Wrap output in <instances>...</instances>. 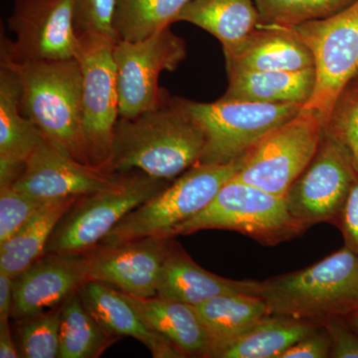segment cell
<instances>
[{
  "instance_id": "6da1fadb",
  "label": "cell",
  "mask_w": 358,
  "mask_h": 358,
  "mask_svg": "<svg viewBox=\"0 0 358 358\" xmlns=\"http://www.w3.org/2000/svg\"><path fill=\"white\" fill-rule=\"evenodd\" d=\"M204 148L199 124L178 98L166 96L155 109L131 119L120 117L107 171H140L171 181L199 164Z\"/></svg>"
},
{
  "instance_id": "7a4b0ae2",
  "label": "cell",
  "mask_w": 358,
  "mask_h": 358,
  "mask_svg": "<svg viewBox=\"0 0 358 358\" xmlns=\"http://www.w3.org/2000/svg\"><path fill=\"white\" fill-rule=\"evenodd\" d=\"M20 78V109L44 138L70 157L89 164L83 133V77L76 58L14 63ZM91 166V164H90Z\"/></svg>"
},
{
  "instance_id": "3957f363",
  "label": "cell",
  "mask_w": 358,
  "mask_h": 358,
  "mask_svg": "<svg viewBox=\"0 0 358 358\" xmlns=\"http://www.w3.org/2000/svg\"><path fill=\"white\" fill-rule=\"evenodd\" d=\"M271 315L322 324L358 308V255L345 246L310 267L263 281Z\"/></svg>"
},
{
  "instance_id": "277c9868",
  "label": "cell",
  "mask_w": 358,
  "mask_h": 358,
  "mask_svg": "<svg viewBox=\"0 0 358 358\" xmlns=\"http://www.w3.org/2000/svg\"><path fill=\"white\" fill-rule=\"evenodd\" d=\"M238 169V162L195 164L162 192L127 214L100 244L117 245L150 236L171 237L178 226L210 203Z\"/></svg>"
},
{
  "instance_id": "5b68a950",
  "label": "cell",
  "mask_w": 358,
  "mask_h": 358,
  "mask_svg": "<svg viewBox=\"0 0 358 358\" xmlns=\"http://www.w3.org/2000/svg\"><path fill=\"white\" fill-rule=\"evenodd\" d=\"M208 229L236 231L259 243L277 245L306 228L292 215L284 196L232 178L203 210L178 226L171 237Z\"/></svg>"
},
{
  "instance_id": "8992f818",
  "label": "cell",
  "mask_w": 358,
  "mask_h": 358,
  "mask_svg": "<svg viewBox=\"0 0 358 358\" xmlns=\"http://www.w3.org/2000/svg\"><path fill=\"white\" fill-rule=\"evenodd\" d=\"M169 185L166 179L133 171L124 173L114 188L79 197L59 221L45 253H85L93 249L127 214Z\"/></svg>"
},
{
  "instance_id": "52a82bcc",
  "label": "cell",
  "mask_w": 358,
  "mask_h": 358,
  "mask_svg": "<svg viewBox=\"0 0 358 358\" xmlns=\"http://www.w3.org/2000/svg\"><path fill=\"white\" fill-rule=\"evenodd\" d=\"M326 122L317 110L300 112L265 134L237 160L236 180L284 196L319 148Z\"/></svg>"
},
{
  "instance_id": "ba28073f",
  "label": "cell",
  "mask_w": 358,
  "mask_h": 358,
  "mask_svg": "<svg viewBox=\"0 0 358 358\" xmlns=\"http://www.w3.org/2000/svg\"><path fill=\"white\" fill-rule=\"evenodd\" d=\"M203 131L205 148L199 164L237 162L265 134L298 114L303 106L228 101L199 103L178 98Z\"/></svg>"
},
{
  "instance_id": "9c48e42d",
  "label": "cell",
  "mask_w": 358,
  "mask_h": 358,
  "mask_svg": "<svg viewBox=\"0 0 358 358\" xmlns=\"http://www.w3.org/2000/svg\"><path fill=\"white\" fill-rule=\"evenodd\" d=\"M289 28L315 60V87L303 107L317 110L327 126L338 99L358 76V0L324 20Z\"/></svg>"
},
{
  "instance_id": "30bf717a",
  "label": "cell",
  "mask_w": 358,
  "mask_h": 358,
  "mask_svg": "<svg viewBox=\"0 0 358 358\" xmlns=\"http://www.w3.org/2000/svg\"><path fill=\"white\" fill-rule=\"evenodd\" d=\"M78 39L76 59L81 66L83 77L82 108L87 157L91 166L107 171L115 124L120 117L117 68L114 60L117 41L101 36Z\"/></svg>"
},
{
  "instance_id": "8fae6325",
  "label": "cell",
  "mask_w": 358,
  "mask_h": 358,
  "mask_svg": "<svg viewBox=\"0 0 358 358\" xmlns=\"http://www.w3.org/2000/svg\"><path fill=\"white\" fill-rule=\"evenodd\" d=\"M187 56L185 40L167 27L141 41H117L114 47L120 117H136L166 98L159 88L164 71H174Z\"/></svg>"
},
{
  "instance_id": "7c38bea8",
  "label": "cell",
  "mask_w": 358,
  "mask_h": 358,
  "mask_svg": "<svg viewBox=\"0 0 358 358\" xmlns=\"http://www.w3.org/2000/svg\"><path fill=\"white\" fill-rule=\"evenodd\" d=\"M357 176L345 145L324 129L315 157L285 195L289 212L306 229L338 221Z\"/></svg>"
},
{
  "instance_id": "4fadbf2b",
  "label": "cell",
  "mask_w": 358,
  "mask_h": 358,
  "mask_svg": "<svg viewBox=\"0 0 358 358\" xmlns=\"http://www.w3.org/2000/svg\"><path fill=\"white\" fill-rule=\"evenodd\" d=\"M8 27L11 42L1 35V59L14 63L76 58L74 0H14Z\"/></svg>"
},
{
  "instance_id": "5bb4252c",
  "label": "cell",
  "mask_w": 358,
  "mask_h": 358,
  "mask_svg": "<svg viewBox=\"0 0 358 358\" xmlns=\"http://www.w3.org/2000/svg\"><path fill=\"white\" fill-rule=\"evenodd\" d=\"M122 178L124 173L77 162L44 138L11 185L34 199L51 201L110 189Z\"/></svg>"
},
{
  "instance_id": "9a60e30c",
  "label": "cell",
  "mask_w": 358,
  "mask_h": 358,
  "mask_svg": "<svg viewBox=\"0 0 358 358\" xmlns=\"http://www.w3.org/2000/svg\"><path fill=\"white\" fill-rule=\"evenodd\" d=\"M173 237L150 236L86 252L89 281L106 282L131 296H157V282Z\"/></svg>"
},
{
  "instance_id": "2e32d148",
  "label": "cell",
  "mask_w": 358,
  "mask_h": 358,
  "mask_svg": "<svg viewBox=\"0 0 358 358\" xmlns=\"http://www.w3.org/2000/svg\"><path fill=\"white\" fill-rule=\"evenodd\" d=\"M88 279L85 253H45L14 278L11 317H31L60 307Z\"/></svg>"
},
{
  "instance_id": "e0dca14e",
  "label": "cell",
  "mask_w": 358,
  "mask_h": 358,
  "mask_svg": "<svg viewBox=\"0 0 358 358\" xmlns=\"http://www.w3.org/2000/svg\"><path fill=\"white\" fill-rule=\"evenodd\" d=\"M227 73L298 71L315 67L312 52L289 27L259 23L241 42L223 50Z\"/></svg>"
},
{
  "instance_id": "ac0fdd59",
  "label": "cell",
  "mask_w": 358,
  "mask_h": 358,
  "mask_svg": "<svg viewBox=\"0 0 358 358\" xmlns=\"http://www.w3.org/2000/svg\"><path fill=\"white\" fill-rule=\"evenodd\" d=\"M262 286V282L235 281L208 272L174 241L160 271L157 296L196 306L225 294L259 296Z\"/></svg>"
},
{
  "instance_id": "d6986e66",
  "label": "cell",
  "mask_w": 358,
  "mask_h": 358,
  "mask_svg": "<svg viewBox=\"0 0 358 358\" xmlns=\"http://www.w3.org/2000/svg\"><path fill=\"white\" fill-rule=\"evenodd\" d=\"M79 294L90 313L110 336L117 339L124 336L138 339L155 358H183L169 339L148 326L120 289L106 282L88 281Z\"/></svg>"
},
{
  "instance_id": "ffe728a7",
  "label": "cell",
  "mask_w": 358,
  "mask_h": 358,
  "mask_svg": "<svg viewBox=\"0 0 358 358\" xmlns=\"http://www.w3.org/2000/svg\"><path fill=\"white\" fill-rule=\"evenodd\" d=\"M124 294L148 326L169 339L183 357H210L208 334L193 306L157 296L140 298Z\"/></svg>"
},
{
  "instance_id": "44dd1931",
  "label": "cell",
  "mask_w": 358,
  "mask_h": 358,
  "mask_svg": "<svg viewBox=\"0 0 358 358\" xmlns=\"http://www.w3.org/2000/svg\"><path fill=\"white\" fill-rule=\"evenodd\" d=\"M228 88L220 99L305 106L315 87V67L298 71H243L228 73Z\"/></svg>"
},
{
  "instance_id": "7402d4cb",
  "label": "cell",
  "mask_w": 358,
  "mask_h": 358,
  "mask_svg": "<svg viewBox=\"0 0 358 358\" xmlns=\"http://www.w3.org/2000/svg\"><path fill=\"white\" fill-rule=\"evenodd\" d=\"M193 307L208 334L212 358L271 315L266 301L250 294L219 296Z\"/></svg>"
},
{
  "instance_id": "603a6c76",
  "label": "cell",
  "mask_w": 358,
  "mask_h": 358,
  "mask_svg": "<svg viewBox=\"0 0 358 358\" xmlns=\"http://www.w3.org/2000/svg\"><path fill=\"white\" fill-rule=\"evenodd\" d=\"M17 73L1 62L0 67V164L24 167L44 136L20 109Z\"/></svg>"
},
{
  "instance_id": "cb8c5ba5",
  "label": "cell",
  "mask_w": 358,
  "mask_h": 358,
  "mask_svg": "<svg viewBox=\"0 0 358 358\" xmlns=\"http://www.w3.org/2000/svg\"><path fill=\"white\" fill-rule=\"evenodd\" d=\"M179 21L210 33L227 50L255 29L260 15L255 0H192L179 13Z\"/></svg>"
},
{
  "instance_id": "d4e9b609",
  "label": "cell",
  "mask_w": 358,
  "mask_h": 358,
  "mask_svg": "<svg viewBox=\"0 0 358 358\" xmlns=\"http://www.w3.org/2000/svg\"><path fill=\"white\" fill-rule=\"evenodd\" d=\"M79 197L46 202L13 237L0 245V270L17 277L45 254V248L60 219Z\"/></svg>"
},
{
  "instance_id": "484cf974",
  "label": "cell",
  "mask_w": 358,
  "mask_h": 358,
  "mask_svg": "<svg viewBox=\"0 0 358 358\" xmlns=\"http://www.w3.org/2000/svg\"><path fill=\"white\" fill-rule=\"evenodd\" d=\"M320 324L310 320L268 315L216 358H280Z\"/></svg>"
},
{
  "instance_id": "4316f807",
  "label": "cell",
  "mask_w": 358,
  "mask_h": 358,
  "mask_svg": "<svg viewBox=\"0 0 358 358\" xmlns=\"http://www.w3.org/2000/svg\"><path fill=\"white\" fill-rule=\"evenodd\" d=\"M117 341L90 313L79 291L61 305L59 358H96Z\"/></svg>"
},
{
  "instance_id": "83f0119b",
  "label": "cell",
  "mask_w": 358,
  "mask_h": 358,
  "mask_svg": "<svg viewBox=\"0 0 358 358\" xmlns=\"http://www.w3.org/2000/svg\"><path fill=\"white\" fill-rule=\"evenodd\" d=\"M192 0H115L114 31L117 41L147 39L176 23Z\"/></svg>"
},
{
  "instance_id": "f1b7e54d",
  "label": "cell",
  "mask_w": 358,
  "mask_h": 358,
  "mask_svg": "<svg viewBox=\"0 0 358 358\" xmlns=\"http://www.w3.org/2000/svg\"><path fill=\"white\" fill-rule=\"evenodd\" d=\"M357 0H255L260 23L294 26L324 20L350 6Z\"/></svg>"
},
{
  "instance_id": "f546056e",
  "label": "cell",
  "mask_w": 358,
  "mask_h": 358,
  "mask_svg": "<svg viewBox=\"0 0 358 358\" xmlns=\"http://www.w3.org/2000/svg\"><path fill=\"white\" fill-rule=\"evenodd\" d=\"M18 352L24 358H56L60 350L61 306L16 320Z\"/></svg>"
},
{
  "instance_id": "4dcf8cb0",
  "label": "cell",
  "mask_w": 358,
  "mask_h": 358,
  "mask_svg": "<svg viewBox=\"0 0 358 358\" xmlns=\"http://www.w3.org/2000/svg\"><path fill=\"white\" fill-rule=\"evenodd\" d=\"M46 202L13 185L0 186V245L13 237Z\"/></svg>"
},
{
  "instance_id": "1f68e13d",
  "label": "cell",
  "mask_w": 358,
  "mask_h": 358,
  "mask_svg": "<svg viewBox=\"0 0 358 358\" xmlns=\"http://www.w3.org/2000/svg\"><path fill=\"white\" fill-rule=\"evenodd\" d=\"M326 129L345 145L358 173V89L343 92Z\"/></svg>"
},
{
  "instance_id": "d6a6232c",
  "label": "cell",
  "mask_w": 358,
  "mask_h": 358,
  "mask_svg": "<svg viewBox=\"0 0 358 358\" xmlns=\"http://www.w3.org/2000/svg\"><path fill=\"white\" fill-rule=\"evenodd\" d=\"M115 0H74V28L78 38L108 37L114 31Z\"/></svg>"
},
{
  "instance_id": "836d02e7",
  "label": "cell",
  "mask_w": 358,
  "mask_h": 358,
  "mask_svg": "<svg viewBox=\"0 0 358 358\" xmlns=\"http://www.w3.org/2000/svg\"><path fill=\"white\" fill-rule=\"evenodd\" d=\"M331 338V357L358 358V336L343 322V317H331L322 322Z\"/></svg>"
},
{
  "instance_id": "e575fe53",
  "label": "cell",
  "mask_w": 358,
  "mask_h": 358,
  "mask_svg": "<svg viewBox=\"0 0 358 358\" xmlns=\"http://www.w3.org/2000/svg\"><path fill=\"white\" fill-rule=\"evenodd\" d=\"M331 338L326 329L320 324L312 334L292 345L280 358L331 357Z\"/></svg>"
},
{
  "instance_id": "d590c367",
  "label": "cell",
  "mask_w": 358,
  "mask_h": 358,
  "mask_svg": "<svg viewBox=\"0 0 358 358\" xmlns=\"http://www.w3.org/2000/svg\"><path fill=\"white\" fill-rule=\"evenodd\" d=\"M345 246L358 255V173L338 216Z\"/></svg>"
},
{
  "instance_id": "8d00e7d4",
  "label": "cell",
  "mask_w": 358,
  "mask_h": 358,
  "mask_svg": "<svg viewBox=\"0 0 358 358\" xmlns=\"http://www.w3.org/2000/svg\"><path fill=\"white\" fill-rule=\"evenodd\" d=\"M14 300V278L0 270V320L10 319Z\"/></svg>"
},
{
  "instance_id": "74e56055",
  "label": "cell",
  "mask_w": 358,
  "mask_h": 358,
  "mask_svg": "<svg viewBox=\"0 0 358 358\" xmlns=\"http://www.w3.org/2000/svg\"><path fill=\"white\" fill-rule=\"evenodd\" d=\"M0 357H20L16 341H14L13 331L9 326V319L0 320Z\"/></svg>"
},
{
  "instance_id": "f35d334b",
  "label": "cell",
  "mask_w": 358,
  "mask_h": 358,
  "mask_svg": "<svg viewBox=\"0 0 358 358\" xmlns=\"http://www.w3.org/2000/svg\"><path fill=\"white\" fill-rule=\"evenodd\" d=\"M348 317V320H350V326H352L358 333V308L357 310H355V312L350 313Z\"/></svg>"
},
{
  "instance_id": "ab89813d",
  "label": "cell",
  "mask_w": 358,
  "mask_h": 358,
  "mask_svg": "<svg viewBox=\"0 0 358 358\" xmlns=\"http://www.w3.org/2000/svg\"><path fill=\"white\" fill-rule=\"evenodd\" d=\"M355 88L358 89V83L357 84V86H355Z\"/></svg>"
}]
</instances>
